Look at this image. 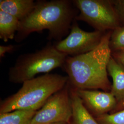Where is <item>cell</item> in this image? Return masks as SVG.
<instances>
[{"label": "cell", "mask_w": 124, "mask_h": 124, "mask_svg": "<svg viewBox=\"0 0 124 124\" xmlns=\"http://www.w3.org/2000/svg\"><path fill=\"white\" fill-rule=\"evenodd\" d=\"M70 124L69 123H53V124Z\"/></svg>", "instance_id": "ffe728a7"}, {"label": "cell", "mask_w": 124, "mask_h": 124, "mask_svg": "<svg viewBox=\"0 0 124 124\" xmlns=\"http://www.w3.org/2000/svg\"><path fill=\"white\" fill-rule=\"evenodd\" d=\"M119 108H124V102H123L122 104H121L119 106Z\"/></svg>", "instance_id": "d6986e66"}, {"label": "cell", "mask_w": 124, "mask_h": 124, "mask_svg": "<svg viewBox=\"0 0 124 124\" xmlns=\"http://www.w3.org/2000/svg\"><path fill=\"white\" fill-rule=\"evenodd\" d=\"M107 70L113 80L110 93L120 106L124 102V67L112 56Z\"/></svg>", "instance_id": "9c48e42d"}, {"label": "cell", "mask_w": 124, "mask_h": 124, "mask_svg": "<svg viewBox=\"0 0 124 124\" xmlns=\"http://www.w3.org/2000/svg\"><path fill=\"white\" fill-rule=\"evenodd\" d=\"M67 56L50 43L35 52L21 54L9 69V81L23 84L38 74H48L58 68H62Z\"/></svg>", "instance_id": "277c9868"}, {"label": "cell", "mask_w": 124, "mask_h": 124, "mask_svg": "<svg viewBox=\"0 0 124 124\" xmlns=\"http://www.w3.org/2000/svg\"><path fill=\"white\" fill-rule=\"evenodd\" d=\"M72 116L70 87L68 82L63 88L53 94L37 111L31 124H70Z\"/></svg>", "instance_id": "8992f818"}, {"label": "cell", "mask_w": 124, "mask_h": 124, "mask_svg": "<svg viewBox=\"0 0 124 124\" xmlns=\"http://www.w3.org/2000/svg\"><path fill=\"white\" fill-rule=\"evenodd\" d=\"M112 56L124 67V52L112 53Z\"/></svg>", "instance_id": "ac0fdd59"}, {"label": "cell", "mask_w": 124, "mask_h": 124, "mask_svg": "<svg viewBox=\"0 0 124 124\" xmlns=\"http://www.w3.org/2000/svg\"><path fill=\"white\" fill-rule=\"evenodd\" d=\"M70 97L72 108L71 124H100L85 107L75 90L71 87Z\"/></svg>", "instance_id": "8fae6325"}, {"label": "cell", "mask_w": 124, "mask_h": 124, "mask_svg": "<svg viewBox=\"0 0 124 124\" xmlns=\"http://www.w3.org/2000/svg\"><path fill=\"white\" fill-rule=\"evenodd\" d=\"M36 5V1L34 0H0V10L20 21L31 13Z\"/></svg>", "instance_id": "30bf717a"}, {"label": "cell", "mask_w": 124, "mask_h": 124, "mask_svg": "<svg viewBox=\"0 0 124 124\" xmlns=\"http://www.w3.org/2000/svg\"><path fill=\"white\" fill-rule=\"evenodd\" d=\"M111 31L105 34L100 43L88 53L67 56L62 69L71 88L75 90H111L107 66L112 57L109 47Z\"/></svg>", "instance_id": "7a4b0ae2"}, {"label": "cell", "mask_w": 124, "mask_h": 124, "mask_svg": "<svg viewBox=\"0 0 124 124\" xmlns=\"http://www.w3.org/2000/svg\"><path fill=\"white\" fill-rule=\"evenodd\" d=\"M68 82L67 75L50 73L25 81L16 93L1 101L0 113L18 110L38 111Z\"/></svg>", "instance_id": "3957f363"}, {"label": "cell", "mask_w": 124, "mask_h": 124, "mask_svg": "<svg viewBox=\"0 0 124 124\" xmlns=\"http://www.w3.org/2000/svg\"><path fill=\"white\" fill-rule=\"evenodd\" d=\"M106 32L82 30L75 20L68 36L55 44L56 49L68 56L74 57L88 53L100 43Z\"/></svg>", "instance_id": "52a82bcc"}, {"label": "cell", "mask_w": 124, "mask_h": 124, "mask_svg": "<svg viewBox=\"0 0 124 124\" xmlns=\"http://www.w3.org/2000/svg\"><path fill=\"white\" fill-rule=\"evenodd\" d=\"M73 2L79 12L75 20L86 23L95 31L106 32L120 26L111 0H73Z\"/></svg>", "instance_id": "5b68a950"}, {"label": "cell", "mask_w": 124, "mask_h": 124, "mask_svg": "<svg viewBox=\"0 0 124 124\" xmlns=\"http://www.w3.org/2000/svg\"><path fill=\"white\" fill-rule=\"evenodd\" d=\"M36 112L18 110L0 113V124H31Z\"/></svg>", "instance_id": "4fadbf2b"}, {"label": "cell", "mask_w": 124, "mask_h": 124, "mask_svg": "<svg viewBox=\"0 0 124 124\" xmlns=\"http://www.w3.org/2000/svg\"><path fill=\"white\" fill-rule=\"evenodd\" d=\"M100 124H124V109L112 114H106L96 117Z\"/></svg>", "instance_id": "9a60e30c"}, {"label": "cell", "mask_w": 124, "mask_h": 124, "mask_svg": "<svg viewBox=\"0 0 124 124\" xmlns=\"http://www.w3.org/2000/svg\"><path fill=\"white\" fill-rule=\"evenodd\" d=\"M109 47L112 53L124 52V25L111 31Z\"/></svg>", "instance_id": "5bb4252c"}, {"label": "cell", "mask_w": 124, "mask_h": 124, "mask_svg": "<svg viewBox=\"0 0 124 124\" xmlns=\"http://www.w3.org/2000/svg\"><path fill=\"white\" fill-rule=\"evenodd\" d=\"M16 45H0V58H4L5 54L7 53H11L16 50Z\"/></svg>", "instance_id": "e0dca14e"}, {"label": "cell", "mask_w": 124, "mask_h": 124, "mask_svg": "<svg viewBox=\"0 0 124 124\" xmlns=\"http://www.w3.org/2000/svg\"><path fill=\"white\" fill-rule=\"evenodd\" d=\"M19 23L17 18L0 10V39L6 42L14 39Z\"/></svg>", "instance_id": "7c38bea8"}, {"label": "cell", "mask_w": 124, "mask_h": 124, "mask_svg": "<svg viewBox=\"0 0 124 124\" xmlns=\"http://www.w3.org/2000/svg\"><path fill=\"white\" fill-rule=\"evenodd\" d=\"M79 13L73 0H37L32 12L20 21L14 40L21 42L32 33L46 30L48 40L60 41L69 34Z\"/></svg>", "instance_id": "6da1fadb"}, {"label": "cell", "mask_w": 124, "mask_h": 124, "mask_svg": "<svg viewBox=\"0 0 124 124\" xmlns=\"http://www.w3.org/2000/svg\"><path fill=\"white\" fill-rule=\"evenodd\" d=\"M111 1L120 22L123 23L124 25V0H115Z\"/></svg>", "instance_id": "2e32d148"}, {"label": "cell", "mask_w": 124, "mask_h": 124, "mask_svg": "<svg viewBox=\"0 0 124 124\" xmlns=\"http://www.w3.org/2000/svg\"><path fill=\"white\" fill-rule=\"evenodd\" d=\"M75 90L85 107L96 117L108 114L118 105L110 92L98 90Z\"/></svg>", "instance_id": "ba28073f"}]
</instances>
